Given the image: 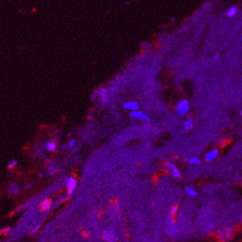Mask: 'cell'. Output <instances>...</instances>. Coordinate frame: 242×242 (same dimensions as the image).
<instances>
[{"label":"cell","mask_w":242,"mask_h":242,"mask_svg":"<svg viewBox=\"0 0 242 242\" xmlns=\"http://www.w3.org/2000/svg\"><path fill=\"white\" fill-rule=\"evenodd\" d=\"M189 163H190V164H193V165H198V164L200 163V160L198 158L196 157L190 158V159H189Z\"/></svg>","instance_id":"obj_13"},{"label":"cell","mask_w":242,"mask_h":242,"mask_svg":"<svg viewBox=\"0 0 242 242\" xmlns=\"http://www.w3.org/2000/svg\"><path fill=\"white\" fill-rule=\"evenodd\" d=\"M190 109V103L187 100H182L178 103L176 107V112L179 116H183L188 113Z\"/></svg>","instance_id":"obj_1"},{"label":"cell","mask_w":242,"mask_h":242,"mask_svg":"<svg viewBox=\"0 0 242 242\" xmlns=\"http://www.w3.org/2000/svg\"><path fill=\"white\" fill-rule=\"evenodd\" d=\"M66 184L67 187V192H68V193L69 194H72L75 188L76 187V184H77L76 180L73 177L70 176V177L68 178V179L67 180Z\"/></svg>","instance_id":"obj_2"},{"label":"cell","mask_w":242,"mask_h":242,"mask_svg":"<svg viewBox=\"0 0 242 242\" xmlns=\"http://www.w3.org/2000/svg\"><path fill=\"white\" fill-rule=\"evenodd\" d=\"M51 207V201L46 199L41 203V209L42 210H48Z\"/></svg>","instance_id":"obj_7"},{"label":"cell","mask_w":242,"mask_h":242,"mask_svg":"<svg viewBox=\"0 0 242 242\" xmlns=\"http://www.w3.org/2000/svg\"><path fill=\"white\" fill-rule=\"evenodd\" d=\"M172 174L173 176H175V177L179 178L181 176V172L179 171V170H178L177 168L174 169L173 170H172Z\"/></svg>","instance_id":"obj_14"},{"label":"cell","mask_w":242,"mask_h":242,"mask_svg":"<svg viewBox=\"0 0 242 242\" xmlns=\"http://www.w3.org/2000/svg\"><path fill=\"white\" fill-rule=\"evenodd\" d=\"M46 149L49 151H55L56 149V145L55 143L54 142H50L47 144Z\"/></svg>","instance_id":"obj_12"},{"label":"cell","mask_w":242,"mask_h":242,"mask_svg":"<svg viewBox=\"0 0 242 242\" xmlns=\"http://www.w3.org/2000/svg\"><path fill=\"white\" fill-rule=\"evenodd\" d=\"M237 11H238V8H237L236 6H232L231 7H229V10L227 11V17H235V14L237 13Z\"/></svg>","instance_id":"obj_8"},{"label":"cell","mask_w":242,"mask_h":242,"mask_svg":"<svg viewBox=\"0 0 242 242\" xmlns=\"http://www.w3.org/2000/svg\"><path fill=\"white\" fill-rule=\"evenodd\" d=\"M39 226H38V227H37L36 228H35V229H33V231L32 232V233H35L36 232L37 230H38V229H39Z\"/></svg>","instance_id":"obj_20"},{"label":"cell","mask_w":242,"mask_h":242,"mask_svg":"<svg viewBox=\"0 0 242 242\" xmlns=\"http://www.w3.org/2000/svg\"><path fill=\"white\" fill-rule=\"evenodd\" d=\"M103 239L107 241H114L116 240V235L113 233L111 232H106L104 233Z\"/></svg>","instance_id":"obj_6"},{"label":"cell","mask_w":242,"mask_h":242,"mask_svg":"<svg viewBox=\"0 0 242 242\" xmlns=\"http://www.w3.org/2000/svg\"><path fill=\"white\" fill-rule=\"evenodd\" d=\"M239 114H240L241 116H242V110H240V112H239Z\"/></svg>","instance_id":"obj_22"},{"label":"cell","mask_w":242,"mask_h":242,"mask_svg":"<svg viewBox=\"0 0 242 242\" xmlns=\"http://www.w3.org/2000/svg\"><path fill=\"white\" fill-rule=\"evenodd\" d=\"M17 160H15V159H13V160H12V161H11L9 162V164H8V168L11 169V168H13L16 165H17Z\"/></svg>","instance_id":"obj_15"},{"label":"cell","mask_w":242,"mask_h":242,"mask_svg":"<svg viewBox=\"0 0 242 242\" xmlns=\"http://www.w3.org/2000/svg\"><path fill=\"white\" fill-rule=\"evenodd\" d=\"M19 190L18 185H17L16 183L11 184L9 188L10 193H11V194H17V193L19 192Z\"/></svg>","instance_id":"obj_10"},{"label":"cell","mask_w":242,"mask_h":242,"mask_svg":"<svg viewBox=\"0 0 242 242\" xmlns=\"http://www.w3.org/2000/svg\"><path fill=\"white\" fill-rule=\"evenodd\" d=\"M184 127L186 130H190L192 129L193 127V120L191 118H189L187 120L185 121L184 124Z\"/></svg>","instance_id":"obj_9"},{"label":"cell","mask_w":242,"mask_h":242,"mask_svg":"<svg viewBox=\"0 0 242 242\" xmlns=\"http://www.w3.org/2000/svg\"><path fill=\"white\" fill-rule=\"evenodd\" d=\"M166 167L168 169V170H173L174 169L176 168V165H174L173 164H172V163H167Z\"/></svg>","instance_id":"obj_16"},{"label":"cell","mask_w":242,"mask_h":242,"mask_svg":"<svg viewBox=\"0 0 242 242\" xmlns=\"http://www.w3.org/2000/svg\"><path fill=\"white\" fill-rule=\"evenodd\" d=\"M10 230V227H6L3 228V229H0V234H2V233H6Z\"/></svg>","instance_id":"obj_18"},{"label":"cell","mask_w":242,"mask_h":242,"mask_svg":"<svg viewBox=\"0 0 242 242\" xmlns=\"http://www.w3.org/2000/svg\"><path fill=\"white\" fill-rule=\"evenodd\" d=\"M186 192L191 197H196L197 196V192H196L194 189L191 188V187H187L186 189Z\"/></svg>","instance_id":"obj_11"},{"label":"cell","mask_w":242,"mask_h":242,"mask_svg":"<svg viewBox=\"0 0 242 242\" xmlns=\"http://www.w3.org/2000/svg\"><path fill=\"white\" fill-rule=\"evenodd\" d=\"M130 115L131 117L139 118V119H143V120H148L149 119V117L145 113H144L143 112H141V111L137 110H136L132 111Z\"/></svg>","instance_id":"obj_4"},{"label":"cell","mask_w":242,"mask_h":242,"mask_svg":"<svg viewBox=\"0 0 242 242\" xmlns=\"http://www.w3.org/2000/svg\"><path fill=\"white\" fill-rule=\"evenodd\" d=\"M218 155V151L217 150H212L209 151L205 155V160L207 161H212L216 159Z\"/></svg>","instance_id":"obj_5"},{"label":"cell","mask_w":242,"mask_h":242,"mask_svg":"<svg viewBox=\"0 0 242 242\" xmlns=\"http://www.w3.org/2000/svg\"><path fill=\"white\" fill-rule=\"evenodd\" d=\"M75 145H76V141L74 140V139H71V140H70L68 143L69 147L72 148V147H73Z\"/></svg>","instance_id":"obj_17"},{"label":"cell","mask_w":242,"mask_h":242,"mask_svg":"<svg viewBox=\"0 0 242 242\" xmlns=\"http://www.w3.org/2000/svg\"><path fill=\"white\" fill-rule=\"evenodd\" d=\"M123 107L126 110H136L139 108V104L138 102L135 101H130L127 102L123 104Z\"/></svg>","instance_id":"obj_3"},{"label":"cell","mask_w":242,"mask_h":242,"mask_svg":"<svg viewBox=\"0 0 242 242\" xmlns=\"http://www.w3.org/2000/svg\"><path fill=\"white\" fill-rule=\"evenodd\" d=\"M32 185H33V183H28V184H27L25 185V188L26 189H28V188H30V187H31Z\"/></svg>","instance_id":"obj_19"},{"label":"cell","mask_w":242,"mask_h":242,"mask_svg":"<svg viewBox=\"0 0 242 242\" xmlns=\"http://www.w3.org/2000/svg\"><path fill=\"white\" fill-rule=\"evenodd\" d=\"M213 58H214L215 60H217V59H218V58H219V56H218V55H215L214 56V57H213Z\"/></svg>","instance_id":"obj_21"}]
</instances>
